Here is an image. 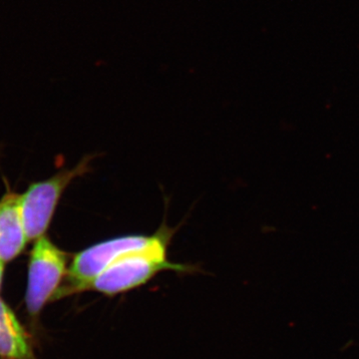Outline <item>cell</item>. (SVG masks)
<instances>
[{
	"mask_svg": "<svg viewBox=\"0 0 359 359\" xmlns=\"http://www.w3.org/2000/svg\"><path fill=\"white\" fill-rule=\"evenodd\" d=\"M69 255L60 249L48 235L33 241L28 254L25 306L36 318L48 302L56 301L69 266Z\"/></svg>",
	"mask_w": 359,
	"mask_h": 359,
	"instance_id": "cell-3",
	"label": "cell"
},
{
	"mask_svg": "<svg viewBox=\"0 0 359 359\" xmlns=\"http://www.w3.org/2000/svg\"><path fill=\"white\" fill-rule=\"evenodd\" d=\"M6 263L0 259V294H1L2 285H4V273H6Z\"/></svg>",
	"mask_w": 359,
	"mask_h": 359,
	"instance_id": "cell-7",
	"label": "cell"
},
{
	"mask_svg": "<svg viewBox=\"0 0 359 359\" xmlns=\"http://www.w3.org/2000/svg\"><path fill=\"white\" fill-rule=\"evenodd\" d=\"M0 358L36 359L29 337L11 306L0 297Z\"/></svg>",
	"mask_w": 359,
	"mask_h": 359,
	"instance_id": "cell-6",
	"label": "cell"
},
{
	"mask_svg": "<svg viewBox=\"0 0 359 359\" xmlns=\"http://www.w3.org/2000/svg\"><path fill=\"white\" fill-rule=\"evenodd\" d=\"M6 189L0 198V259L8 264L22 255L29 240L21 212L20 194L8 185Z\"/></svg>",
	"mask_w": 359,
	"mask_h": 359,
	"instance_id": "cell-5",
	"label": "cell"
},
{
	"mask_svg": "<svg viewBox=\"0 0 359 359\" xmlns=\"http://www.w3.org/2000/svg\"><path fill=\"white\" fill-rule=\"evenodd\" d=\"M174 233L163 224L147 245L118 257L97 276L88 290L115 297L140 287L162 271H193V266L173 263L168 259V248Z\"/></svg>",
	"mask_w": 359,
	"mask_h": 359,
	"instance_id": "cell-1",
	"label": "cell"
},
{
	"mask_svg": "<svg viewBox=\"0 0 359 359\" xmlns=\"http://www.w3.org/2000/svg\"><path fill=\"white\" fill-rule=\"evenodd\" d=\"M95 155H86L74 167L33 182L25 193L20 194L21 212L29 242L47 235L65 191L73 181L89 173Z\"/></svg>",
	"mask_w": 359,
	"mask_h": 359,
	"instance_id": "cell-2",
	"label": "cell"
},
{
	"mask_svg": "<svg viewBox=\"0 0 359 359\" xmlns=\"http://www.w3.org/2000/svg\"><path fill=\"white\" fill-rule=\"evenodd\" d=\"M152 236H123L80 250L71 259L65 283L59 290L56 299L88 292L91 283L104 269L126 252L147 245L152 240Z\"/></svg>",
	"mask_w": 359,
	"mask_h": 359,
	"instance_id": "cell-4",
	"label": "cell"
}]
</instances>
